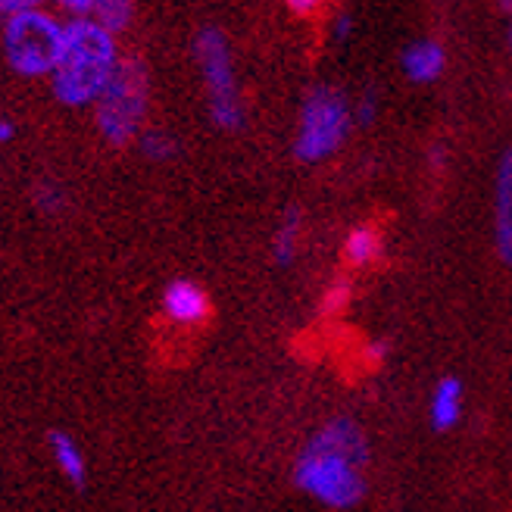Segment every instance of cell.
I'll return each mask as SVG.
<instances>
[{
	"label": "cell",
	"mask_w": 512,
	"mask_h": 512,
	"mask_svg": "<svg viewBox=\"0 0 512 512\" xmlns=\"http://www.w3.org/2000/svg\"><path fill=\"white\" fill-rule=\"evenodd\" d=\"M463 416V384L459 378H441L431 394V425L438 431H447Z\"/></svg>",
	"instance_id": "7c38bea8"
},
{
	"label": "cell",
	"mask_w": 512,
	"mask_h": 512,
	"mask_svg": "<svg viewBox=\"0 0 512 512\" xmlns=\"http://www.w3.org/2000/svg\"><path fill=\"white\" fill-rule=\"evenodd\" d=\"M300 232H303L300 210H297V207H291V210L285 213V219H281L275 238H272V256H275V263H278V266L294 263L297 247H300Z\"/></svg>",
	"instance_id": "5bb4252c"
},
{
	"label": "cell",
	"mask_w": 512,
	"mask_h": 512,
	"mask_svg": "<svg viewBox=\"0 0 512 512\" xmlns=\"http://www.w3.org/2000/svg\"><path fill=\"white\" fill-rule=\"evenodd\" d=\"M506 35H509L506 41H509V50H512V22H509V29H506Z\"/></svg>",
	"instance_id": "d4e9b609"
},
{
	"label": "cell",
	"mask_w": 512,
	"mask_h": 512,
	"mask_svg": "<svg viewBox=\"0 0 512 512\" xmlns=\"http://www.w3.org/2000/svg\"><path fill=\"white\" fill-rule=\"evenodd\" d=\"M313 450H325V453H335L344 456L356 466H366L369 463V441H366V431L356 425L353 419H331L328 425H322L313 441L306 444Z\"/></svg>",
	"instance_id": "52a82bcc"
},
{
	"label": "cell",
	"mask_w": 512,
	"mask_h": 512,
	"mask_svg": "<svg viewBox=\"0 0 512 512\" xmlns=\"http://www.w3.org/2000/svg\"><path fill=\"white\" fill-rule=\"evenodd\" d=\"M381 250H384V241H381L378 228L375 225H356L344 238V263L350 269H366L375 260H381Z\"/></svg>",
	"instance_id": "4fadbf2b"
},
{
	"label": "cell",
	"mask_w": 512,
	"mask_h": 512,
	"mask_svg": "<svg viewBox=\"0 0 512 512\" xmlns=\"http://www.w3.org/2000/svg\"><path fill=\"white\" fill-rule=\"evenodd\" d=\"M350 32H353V16L350 13L335 16V22H331V38H335V41H347Z\"/></svg>",
	"instance_id": "ffe728a7"
},
{
	"label": "cell",
	"mask_w": 512,
	"mask_h": 512,
	"mask_svg": "<svg viewBox=\"0 0 512 512\" xmlns=\"http://www.w3.org/2000/svg\"><path fill=\"white\" fill-rule=\"evenodd\" d=\"M29 7H35L32 0H0V29L16 16V13H22V10H29Z\"/></svg>",
	"instance_id": "d6986e66"
},
{
	"label": "cell",
	"mask_w": 512,
	"mask_h": 512,
	"mask_svg": "<svg viewBox=\"0 0 512 512\" xmlns=\"http://www.w3.org/2000/svg\"><path fill=\"white\" fill-rule=\"evenodd\" d=\"M47 447H50V456H54L57 469L63 472V478L72 481V488H85L88 484V459H85L79 441L66 431H47Z\"/></svg>",
	"instance_id": "8fae6325"
},
{
	"label": "cell",
	"mask_w": 512,
	"mask_h": 512,
	"mask_svg": "<svg viewBox=\"0 0 512 512\" xmlns=\"http://www.w3.org/2000/svg\"><path fill=\"white\" fill-rule=\"evenodd\" d=\"M403 72L409 82L416 85H428V82H438L444 69H447V50L444 44L431 41V38H419L403 50V60H400Z\"/></svg>",
	"instance_id": "30bf717a"
},
{
	"label": "cell",
	"mask_w": 512,
	"mask_h": 512,
	"mask_svg": "<svg viewBox=\"0 0 512 512\" xmlns=\"http://www.w3.org/2000/svg\"><path fill=\"white\" fill-rule=\"evenodd\" d=\"M375 107H378V104H375V94L369 91V94L360 100V104H356V119H360V122H372V119H375Z\"/></svg>",
	"instance_id": "7402d4cb"
},
{
	"label": "cell",
	"mask_w": 512,
	"mask_h": 512,
	"mask_svg": "<svg viewBox=\"0 0 512 512\" xmlns=\"http://www.w3.org/2000/svg\"><path fill=\"white\" fill-rule=\"evenodd\" d=\"M35 203L44 210V213H57V210H63L66 207V194H63V188L60 185H50V182H44L38 191H35Z\"/></svg>",
	"instance_id": "ac0fdd59"
},
{
	"label": "cell",
	"mask_w": 512,
	"mask_h": 512,
	"mask_svg": "<svg viewBox=\"0 0 512 512\" xmlns=\"http://www.w3.org/2000/svg\"><path fill=\"white\" fill-rule=\"evenodd\" d=\"M294 13H300V16H310L313 10H316V4H313V0H291V4H288Z\"/></svg>",
	"instance_id": "cb8c5ba5"
},
{
	"label": "cell",
	"mask_w": 512,
	"mask_h": 512,
	"mask_svg": "<svg viewBox=\"0 0 512 512\" xmlns=\"http://www.w3.org/2000/svg\"><path fill=\"white\" fill-rule=\"evenodd\" d=\"M116 66V38L94 19H72L63 25V47L50 72V91L63 107H88L104 94Z\"/></svg>",
	"instance_id": "6da1fadb"
},
{
	"label": "cell",
	"mask_w": 512,
	"mask_h": 512,
	"mask_svg": "<svg viewBox=\"0 0 512 512\" xmlns=\"http://www.w3.org/2000/svg\"><path fill=\"white\" fill-rule=\"evenodd\" d=\"M60 47H63V22L47 13L29 7L16 13L4 25V57L16 75L25 79H38V75H50L60 60Z\"/></svg>",
	"instance_id": "3957f363"
},
{
	"label": "cell",
	"mask_w": 512,
	"mask_h": 512,
	"mask_svg": "<svg viewBox=\"0 0 512 512\" xmlns=\"http://www.w3.org/2000/svg\"><path fill=\"white\" fill-rule=\"evenodd\" d=\"M350 297H353V285L347 278H338V281H331V285L322 291V297H319V310H322V316H338V313H344L347 310V303H350Z\"/></svg>",
	"instance_id": "e0dca14e"
},
{
	"label": "cell",
	"mask_w": 512,
	"mask_h": 512,
	"mask_svg": "<svg viewBox=\"0 0 512 512\" xmlns=\"http://www.w3.org/2000/svg\"><path fill=\"white\" fill-rule=\"evenodd\" d=\"M141 150H144L147 160L163 163V160L175 157L178 144L169 132H163V128H147V132H141Z\"/></svg>",
	"instance_id": "2e32d148"
},
{
	"label": "cell",
	"mask_w": 512,
	"mask_h": 512,
	"mask_svg": "<svg viewBox=\"0 0 512 512\" xmlns=\"http://www.w3.org/2000/svg\"><path fill=\"white\" fill-rule=\"evenodd\" d=\"M494 244L500 260L512 266V147L503 150L494 178Z\"/></svg>",
	"instance_id": "ba28073f"
},
{
	"label": "cell",
	"mask_w": 512,
	"mask_h": 512,
	"mask_svg": "<svg viewBox=\"0 0 512 512\" xmlns=\"http://www.w3.org/2000/svg\"><path fill=\"white\" fill-rule=\"evenodd\" d=\"M353 110L338 88L319 85L306 94L300 107V125L294 138V157L300 163H319L331 157L350 132Z\"/></svg>",
	"instance_id": "5b68a950"
},
{
	"label": "cell",
	"mask_w": 512,
	"mask_h": 512,
	"mask_svg": "<svg viewBox=\"0 0 512 512\" xmlns=\"http://www.w3.org/2000/svg\"><path fill=\"white\" fill-rule=\"evenodd\" d=\"M294 484L331 509H350L366 497L363 466L313 447H303L294 466Z\"/></svg>",
	"instance_id": "8992f818"
},
{
	"label": "cell",
	"mask_w": 512,
	"mask_h": 512,
	"mask_svg": "<svg viewBox=\"0 0 512 512\" xmlns=\"http://www.w3.org/2000/svg\"><path fill=\"white\" fill-rule=\"evenodd\" d=\"M163 313L178 325H200L210 316V294L191 278H175L163 291Z\"/></svg>",
	"instance_id": "9c48e42d"
},
{
	"label": "cell",
	"mask_w": 512,
	"mask_h": 512,
	"mask_svg": "<svg viewBox=\"0 0 512 512\" xmlns=\"http://www.w3.org/2000/svg\"><path fill=\"white\" fill-rule=\"evenodd\" d=\"M384 356H388V341H369L363 350V360H369L372 366H378Z\"/></svg>",
	"instance_id": "44dd1931"
},
{
	"label": "cell",
	"mask_w": 512,
	"mask_h": 512,
	"mask_svg": "<svg viewBox=\"0 0 512 512\" xmlns=\"http://www.w3.org/2000/svg\"><path fill=\"white\" fill-rule=\"evenodd\" d=\"M16 138V125H13V119H0V144H7V141H13Z\"/></svg>",
	"instance_id": "603a6c76"
},
{
	"label": "cell",
	"mask_w": 512,
	"mask_h": 512,
	"mask_svg": "<svg viewBox=\"0 0 512 512\" xmlns=\"http://www.w3.org/2000/svg\"><path fill=\"white\" fill-rule=\"evenodd\" d=\"M132 16H135V7L128 4V0H94V13H91V19H94L104 32H110L113 38H116L119 32H125L128 25H132Z\"/></svg>",
	"instance_id": "9a60e30c"
},
{
	"label": "cell",
	"mask_w": 512,
	"mask_h": 512,
	"mask_svg": "<svg viewBox=\"0 0 512 512\" xmlns=\"http://www.w3.org/2000/svg\"><path fill=\"white\" fill-rule=\"evenodd\" d=\"M150 104V72L141 57H119L116 72L94 100V122L107 144L125 147L141 138V125Z\"/></svg>",
	"instance_id": "7a4b0ae2"
},
{
	"label": "cell",
	"mask_w": 512,
	"mask_h": 512,
	"mask_svg": "<svg viewBox=\"0 0 512 512\" xmlns=\"http://www.w3.org/2000/svg\"><path fill=\"white\" fill-rule=\"evenodd\" d=\"M194 57L207 85L210 116L222 132H238L244 125V104L238 91V75L232 63V44L216 25H203L194 38Z\"/></svg>",
	"instance_id": "277c9868"
}]
</instances>
